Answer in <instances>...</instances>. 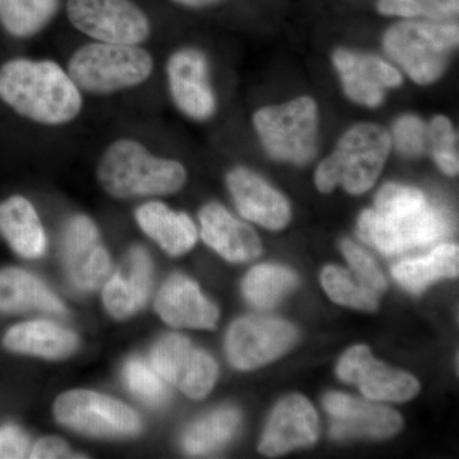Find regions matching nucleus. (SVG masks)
Segmentation results:
<instances>
[{
    "label": "nucleus",
    "mask_w": 459,
    "mask_h": 459,
    "mask_svg": "<svg viewBox=\"0 0 459 459\" xmlns=\"http://www.w3.org/2000/svg\"><path fill=\"white\" fill-rule=\"evenodd\" d=\"M240 413L234 407H221L192 425L183 437L188 455H204L228 444L237 433Z\"/></svg>",
    "instance_id": "27"
},
{
    "label": "nucleus",
    "mask_w": 459,
    "mask_h": 459,
    "mask_svg": "<svg viewBox=\"0 0 459 459\" xmlns=\"http://www.w3.org/2000/svg\"><path fill=\"white\" fill-rule=\"evenodd\" d=\"M156 310L174 328L211 329L219 319V309L211 303L197 283L183 274L166 281L157 295Z\"/></svg>",
    "instance_id": "20"
},
{
    "label": "nucleus",
    "mask_w": 459,
    "mask_h": 459,
    "mask_svg": "<svg viewBox=\"0 0 459 459\" xmlns=\"http://www.w3.org/2000/svg\"><path fill=\"white\" fill-rule=\"evenodd\" d=\"M199 221L204 243L226 261L249 262L261 255L262 244L255 230L235 219L223 205H204Z\"/></svg>",
    "instance_id": "21"
},
{
    "label": "nucleus",
    "mask_w": 459,
    "mask_h": 459,
    "mask_svg": "<svg viewBox=\"0 0 459 459\" xmlns=\"http://www.w3.org/2000/svg\"><path fill=\"white\" fill-rule=\"evenodd\" d=\"M169 86L177 107L195 120H205L216 110L204 54L186 48L172 54L168 62Z\"/></svg>",
    "instance_id": "15"
},
{
    "label": "nucleus",
    "mask_w": 459,
    "mask_h": 459,
    "mask_svg": "<svg viewBox=\"0 0 459 459\" xmlns=\"http://www.w3.org/2000/svg\"><path fill=\"white\" fill-rule=\"evenodd\" d=\"M443 208L430 204L425 193L402 184H385L377 192L376 208L361 213L359 237L385 255L427 247L451 232Z\"/></svg>",
    "instance_id": "1"
},
{
    "label": "nucleus",
    "mask_w": 459,
    "mask_h": 459,
    "mask_svg": "<svg viewBox=\"0 0 459 459\" xmlns=\"http://www.w3.org/2000/svg\"><path fill=\"white\" fill-rule=\"evenodd\" d=\"M30 440L25 431L14 425L0 428V459L26 458Z\"/></svg>",
    "instance_id": "36"
},
{
    "label": "nucleus",
    "mask_w": 459,
    "mask_h": 459,
    "mask_svg": "<svg viewBox=\"0 0 459 459\" xmlns=\"http://www.w3.org/2000/svg\"><path fill=\"white\" fill-rule=\"evenodd\" d=\"M124 380L135 397L150 406H161L169 400L170 391L164 377L157 373L152 364L133 358L124 367Z\"/></svg>",
    "instance_id": "31"
},
{
    "label": "nucleus",
    "mask_w": 459,
    "mask_h": 459,
    "mask_svg": "<svg viewBox=\"0 0 459 459\" xmlns=\"http://www.w3.org/2000/svg\"><path fill=\"white\" fill-rule=\"evenodd\" d=\"M319 434L316 411L303 395L292 394L281 401L272 413L259 451L280 455L316 442Z\"/></svg>",
    "instance_id": "17"
},
{
    "label": "nucleus",
    "mask_w": 459,
    "mask_h": 459,
    "mask_svg": "<svg viewBox=\"0 0 459 459\" xmlns=\"http://www.w3.org/2000/svg\"><path fill=\"white\" fill-rule=\"evenodd\" d=\"M459 250L453 244H443L422 258L404 261L394 265V279L411 292H421L440 279L458 276Z\"/></svg>",
    "instance_id": "26"
},
{
    "label": "nucleus",
    "mask_w": 459,
    "mask_h": 459,
    "mask_svg": "<svg viewBox=\"0 0 459 459\" xmlns=\"http://www.w3.org/2000/svg\"><path fill=\"white\" fill-rule=\"evenodd\" d=\"M56 421L72 430L102 437H132L142 430L135 411L98 392H65L54 404Z\"/></svg>",
    "instance_id": "8"
},
{
    "label": "nucleus",
    "mask_w": 459,
    "mask_h": 459,
    "mask_svg": "<svg viewBox=\"0 0 459 459\" xmlns=\"http://www.w3.org/2000/svg\"><path fill=\"white\" fill-rule=\"evenodd\" d=\"M344 382L355 385L365 397L373 401L403 402L419 394L418 380L403 371L386 367L371 355L369 347H352L337 367Z\"/></svg>",
    "instance_id": "12"
},
{
    "label": "nucleus",
    "mask_w": 459,
    "mask_h": 459,
    "mask_svg": "<svg viewBox=\"0 0 459 459\" xmlns=\"http://www.w3.org/2000/svg\"><path fill=\"white\" fill-rule=\"evenodd\" d=\"M151 364L166 382L193 400L205 397L216 383L217 365L213 359L179 334H169L157 341L151 352Z\"/></svg>",
    "instance_id": "11"
},
{
    "label": "nucleus",
    "mask_w": 459,
    "mask_h": 459,
    "mask_svg": "<svg viewBox=\"0 0 459 459\" xmlns=\"http://www.w3.org/2000/svg\"><path fill=\"white\" fill-rule=\"evenodd\" d=\"M228 186L238 212L268 230L285 228L291 219L289 202L259 175L238 168L230 171Z\"/></svg>",
    "instance_id": "18"
},
{
    "label": "nucleus",
    "mask_w": 459,
    "mask_h": 459,
    "mask_svg": "<svg viewBox=\"0 0 459 459\" xmlns=\"http://www.w3.org/2000/svg\"><path fill=\"white\" fill-rule=\"evenodd\" d=\"M253 123L272 159L301 165L316 155L319 113L312 98L301 96L285 104L259 108Z\"/></svg>",
    "instance_id": "7"
},
{
    "label": "nucleus",
    "mask_w": 459,
    "mask_h": 459,
    "mask_svg": "<svg viewBox=\"0 0 459 459\" xmlns=\"http://www.w3.org/2000/svg\"><path fill=\"white\" fill-rule=\"evenodd\" d=\"M63 263L69 280L82 291H93L107 281L111 263L100 241L98 228L86 216L66 222L62 238Z\"/></svg>",
    "instance_id": "13"
},
{
    "label": "nucleus",
    "mask_w": 459,
    "mask_h": 459,
    "mask_svg": "<svg viewBox=\"0 0 459 459\" xmlns=\"http://www.w3.org/2000/svg\"><path fill=\"white\" fill-rule=\"evenodd\" d=\"M298 277L291 270L274 264H261L247 274L243 292L247 300L258 309H270L291 291Z\"/></svg>",
    "instance_id": "28"
},
{
    "label": "nucleus",
    "mask_w": 459,
    "mask_h": 459,
    "mask_svg": "<svg viewBox=\"0 0 459 459\" xmlns=\"http://www.w3.org/2000/svg\"><path fill=\"white\" fill-rule=\"evenodd\" d=\"M150 53L137 45H84L69 60L68 71L77 87L92 93H110L138 86L152 74Z\"/></svg>",
    "instance_id": "6"
},
{
    "label": "nucleus",
    "mask_w": 459,
    "mask_h": 459,
    "mask_svg": "<svg viewBox=\"0 0 459 459\" xmlns=\"http://www.w3.org/2000/svg\"><path fill=\"white\" fill-rule=\"evenodd\" d=\"M98 177L108 195L126 199L178 192L186 171L180 162L151 155L140 142L120 140L102 156Z\"/></svg>",
    "instance_id": "3"
},
{
    "label": "nucleus",
    "mask_w": 459,
    "mask_h": 459,
    "mask_svg": "<svg viewBox=\"0 0 459 459\" xmlns=\"http://www.w3.org/2000/svg\"><path fill=\"white\" fill-rule=\"evenodd\" d=\"M29 310L63 314L65 307L38 277L21 268L0 271V312L14 314Z\"/></svg>",
    "instance_id": "25"
},
{
    "label": "nucleus",
    "mask_w": 459,
    "mask_h": 459,
    "mask_svg": "<svg viewBox=\"0 0 459 459\" xmlns=\"http://www.w3.org/2000/svg\"><path fill=\"white\" fill-rule=\"evenodd\" d=\"M428 141L431 152L440 170L449 177L458 174L459 162L457 152V135L452 122L443 115H437L431 120L428 128Z\"/></svg>",
    "instance_id": "33"
},
{
    "label": "nucleus",
    "mask_w": 459,
    "mask_h": 459,
    "mask_svg": "<svg viewBox=\"0 0 459 459\" xmlns=\"http://www.w3.org/2000/svg\"><path fill=\"white\" fill-rule=\"evenodd\" d=\"M325 407L333 419L331 435L336 439L346 437H374L383 439L397 434L402 429L398 412L342 394H329L325 397Z\"/></svg>",
    "instance_id": "16"
},
{
    "label": "nucleus",
    "mask_w": 459,
    "mask_h": 459,
    "mask_svg": "<svg viewBox=\"0 0 459 459\" xmlns=\"http://www.w3.org/2000/svg\"><path fill=\"white\" fill-rule=\"evenodd\" d=\"M341 249H342L343 255L346 256L350 265L355 271L356 276L362 282L367 283L377 294L385 291L386 281L385 276L377 268L376 262L371 259V256L365 250H362L360 247L356 246L355 243L350 240H344L341 244Z\"/></svg>",
    "instance_id": "35"
},
{
    "label": "nucleus",
    "mask_w": 459,
    "mask_h": 459,
    "mask_svg": "<svg viewBox=\"0 0 459 459\" xmlns=\"http://www.w3.org/2000/svg\"><path fill=\"white\" fill-rule=\"evenodd\" d=\"M175 3H179L181 5L190 8H204L210 7V5L217 4L222 0H174Z\"/></svg>",
    "instance_id": "38"
},
{
    "label": "nucleus",
    "mask_w": 459,
    "mask_h": 459,
    "mask_svg": "<svg viewBox=\"0 0 459 459\" xmlns=\"http://www.w3.org/2000/svg\"><path fill=\"white\" fill-rule=\"evenodd\" d=\"M332 59L344 93L362 107H379L386 89L401 86V72L380 57L340 49L334 51Z\"/></svg>",
    "instance_id": "14"
},
{
    "label": "nucleus",
    "mask_w": 459,
    "mask_h": 459,
    "mask_svg": "<svg viewBox=\"0 0 459 459\" xmlns=\"http://www.w3.org/2000/svg\"><path fill=\"white\" fill-rule=\"evenodd\" d=\"M322 285L334 303L344 307L373 312L379 304L377 292L362 282L356 274L350 273L343 268L334 265L325 268Z\"/></svg>",
    "instance_id": "30"
},
{
    "label": "nucleus",
    "mask_w": 459,
    "mask_h": 459,
    "mask_svg": "<svg viewBox=\"0 0 459 459\" xmlns=\"http://www.w3.org/2000/svg\"><path fill=\"white\" fill-rule=\"evenodd\" d=\"M458 40L457 23L407 20L386 30L383 47L411 80L430 84L442 77Z\"/></svg>",
    "instance_id": "5"
},
{
    "label": "nucleus",
    "mask_w": 459,
    "mask_h": 459,
    "mask_svg": "<svg viewBox=\"0 0 459 459\" xmlns=\"http://www.w3.org/2000/svg\"><path fill=\"white\" fill-rule=\"evenodd\" d=\"M377 8L383 16L444 21L457 16L459 0H379Z\"/></svg>",
    "instance_id": "32"
},
{
    "label": "nucleus",
    "mask_w": 459,
    "mask_h": 459,
    "mask_svg": "<svg viewBox=\"0 0 459 459\" xmlns=\"http://www.w3.org/2000/svg\"><path fill=\"white\" fill-rule=\"evenodd\" d=\"M152 283V263L142 247H134L107 281L102 298L108 312L117 319H126L146 304Z\"/></svg>",
    "instance_id": "19"
},
{
    "label": "nucleus",
    "mask_w": 459,
    "mask_h": 459,
    "mask_svg": "<svg viewBox=\"0 0 459 459\" xmlns=\"http://www.w3.org/2000/svg\"><path fill=\"white\" fill-rule=\"evenodd\" d=\"M294 325L270 316H247L229 329L226 351L237 369L253 370L276 360L295 343Z\"/></svg>",
    "instance_id": "10"
},
{
    "label": "nucleus",
    "mask_w": 459,
    "mask_h": 459,
    "mask_svg": "<svg viewBox=\"0 0 459 459\" xmlns=\"http://www.w3.org/2000/svg\"><path fill=\"white\" fill-rule=\"evenodd\" d=\"M0 234L22 258H41L47 249V237L38 212L21 195L0 204Z\"/></svg>",
    "instance_id": "24"
},
{
    "label": "nucleus",
    "mask_w": 459,
    "mask_h": 459,
    "mask_svg": "<svg viewBox=\"0 0 459 459\" xmlns=\"http://www.w3.org/2000/svg\"><path fill=\"white\" fill-rule=\"evenodd\" d=\"M135 219L144 234L170 255H184L197 243V228L188 214L174 212L160 202L141 205Z\"/></svg>",
    "instance_id": "23"
},
{
    "label": "nucleus",
    "mask_w": 459,
    "mask_h": 459,
    "mask_svg": "<svg viewBox=\"0 0 459 459\" xmlns=\"http://www.w3.org/2000/svg\"><path fill=\"white\" fill-rule=\"evenodd\" d=\"M77 334L54 323L35 320L21 323L9 329L3 344L9 351L40 356V358L65 359L77 350Z\"/></svg>",
    "instance_id": "22"
},
{
    "label": "nucleus",
    "mask_w": 459,
    "mask_h": 459,
    "mask_svg": "<svg viewBox=\"0 0 459 459\" xmlns=\"http://www.w3.org/2000/svg\"><path fill=\"white\" fill-rule=\"evenodd\" d=\"M75 29L108 44L137 45L150 36V21L132 0H68Z\"/></svg>",
    "instance_id": "9"
},
{
    "label": "nucleus",
    "mask_w": 459,
    "mask_h": 459,
    "mask_svg": "<svg viewBox=\"0 0 459 459\" xmlns=\"http://www.w3.org/2000/svg\"><path fill=\"white\" fill-rule=\"evenodd\" d=\"M0 99L27 119L47 126L71 122L82 108L77 84L50 60L13 59L0 66Z\"/></svg>",
    "instance_id": "2"
},
{
    "label": "nucleus",
    "mask_w": 459,
    "mask_h": 459,
    "mask_svg": "<svg viewBox=\"0 0 459 459\" xmlns=\"http://www.w3.org/2000/svg\"><path fill=\"white\" fill-rule=\"evenodd\" d=\"M57 0H0V22L11 35L30 38L56 14Z\"/></svg>",
    "instance_id": "29"
},
{
    "label": "nucleus",
    "mask_w": 459,
    "mask_h": 459,
    "mask_svg": "<svg viewBox=\"0 0 459 459\" xmlns=\"http://www.w3.org/2000/svg\"><path fill=\"white\" fill-rule=\"evenodd\" d=\"M391 134L373 123L351 126L336 150L318 166L316 188L331 193L342 186L350 195H362L376 184L382 174L392 150Z\"/></svg>",
    "instance_id": "4"
},
{
    "label": "nucleus",
    "mask_w": 459,
    "mask_h": 459,
    "mask_svg": "<svg viewBox=\"0 0 459 459\" xmlns=\"http://www.w3.org/2000/svg\"><path fill=\"white\" fill-rule=\"evenodd\" d=\"M392 144L404 156H420L428 143V128L416 115H402L394 126Z\"/></svg>",
    "instance_id": "34"
},
{
    "label": "nucleus",
    "mask_w": 459,
    "mask_h": 459,
    "mask_svg": "<svg viewBox=\"0 0 459 459\" xmlns=\"http://www.w3.org/2000/svg\"><path fill=\"white\" fill-rule=\"evenodd\" d=\"M30 458L33 459H56V458H83V455H75L69 449L65 442L59 437H44L33 446Z\"/></svg>",
    "instance_id": "37"
}]
</instances>
